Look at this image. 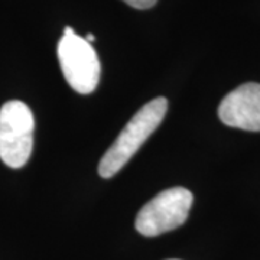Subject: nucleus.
<instances>
[{
  "label": "nucleus",
  "instance_id": "obj_1",
  "mask_svg": "<svg viewBox=\"0 0 260 260\" xmlns=\"http://www.w3.org/2000/svg\"><path fill=\"white\" fill-rule=\"evenodd\" d=\"M167 112L168 100L165 97H158L142 106L103 155L99 164V174L103 178L114 177L158 129Z\"/></svg>",
  "mask_w": 260,
  "mask_h": 260
},
{
  "label": "nucleus",
  "instance_id": "obj_2",
  "mask_svg": "<svg viewBox=\"0 0 260 260\" xmlns=\"http://www.w3.org/2000/svg\"><path fill=\"white\" fill-rule=\"evenodd\" d=\"M34 113L23 102L12 100L0 107V159L9 168L25 167L34 149Z\"/></svg>",
  "mask_w": 260,
  "mask_h": 260
},
{
  "label": "nucleus",
  "instance_id": "obj_3",
  "mask_svg": "<svg viewBox=\"0 0 260 260\" xmlns=\"http://www.w3.org/2000/svg\"><path fill=\"white\" fill-rule=\"evenodd\" d=\"M192 203L194 195L186 188L175 186L165 189L140 208L135 227L146 237L172 232L185 223Z\"/></svg>",
  "mask_w": 260,
  "mask_h": 260
},
{
  "label": "nucleus",
  "instance_id": "obj_4",
  "mask_svg": "<svg viewBox=\"0 0 260 260\" xmlns=\"http://www.w3.org/2000/svg\"><path fill=\"white\" fill-rule=\"evenodd\" d=\"M58 59L67 83L80 94H90L100 81V59L91 44L67 26L58 44Z\"/></svg>",
  "mask_w": 260,
  "mask_h": 260
},
{
  "label": "nucleus",
  "instance_id": "obj_5",
  "mask_svg": "<svg viewBox=\"0 0 260 260\" xmlns=\"http://www.w3.org/2000/svg\"><path fill=\"white\" fill-rule=\"evenodd\" d=\"M218 117L225 126L260 132V84L246 83L224 97Z\"/></svg>",
  "mask_w": 260,
  "mask_h": 260
},
{
  "label": "nucleus",
  "instance_id": "obj_6",
  "mask_svg": "<svg viewBox=\"0 0 260 260\" xmlns=\"http://www.w3.org/2000/svg\"><path fill=\"white\" fill-rule=\"evenodd\" d=\"M124 3H127L129 6L135 8V9H150L156 5L158 0H123Z\"/></svg>",
  "mask_w": 260,
  "mask_h": 260
},
{
  "label": "nucleus",
  "instance_id": "obj_7",
  "mask_svg": "<svg viewBox=\"0 0 260 260\" xmlns=\"http://www.w3.org/2000/svg\"><path fill=\"white\" fill-rule=\"evenodd\" d=\"M84 39H85L88 44H91V42H94V35L93 34H88V35H87V38H84Z\"/></svg>",
  "mask_w": 260,
  "mask_h": 260
},
{
  "label": "nucleus",
  "instance_id": "obj_8",
  "mask_svg": "<svg viewBox=\"0 0 260 260\" xmlns=\"http://www.w3.org/2000/svg\"><path fill=\"white\" fill-rule=\"evenodd\" d=\"M169 260H178V259H169Z\"/></svg>",
  "mask_w": 260,
  "mask_h": 260
}]
</instances>
